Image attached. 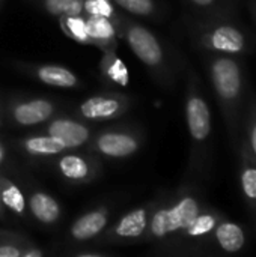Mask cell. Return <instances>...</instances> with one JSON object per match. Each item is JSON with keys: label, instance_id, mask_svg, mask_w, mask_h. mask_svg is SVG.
Listing matches in <instances>:
<instances>
[{"label": "cell", "instance_id": "1", "mask_svg": "<svg viewBox=\"0 0 256 257\" xmlns=\"http://www.w3.org/2000/svg\"><path fill=\"white\" fill-rule=\"evenodd\" d=\"M207 74L214 96L226 123L231 145L237 149L241 136L243 113L249 93L247 68L244 57L226 54H208Z\"/></svg>", "mask_w": 256, "mask_h": 257}, {"label": "cell", "instance_id": "2", "mask_svg": "<svg viewBox=\"0 0 256 257\" xmlns=\"http://www.w3.org/2000/svg\"><path fill=\"white\" fill-rule=\"evenodd\" d=\"M193 44L208 54L246 57L256 48L252 32L237 15L198 17L190 24Z\"/></svg>", "mask_w": 256, "mask_h": 257}, {"label": "cell", "instance_id": "3", "mask_svg": "<svg viewBox=\"0 0 256 257\" xmlns=\"http://www.w3.org/2000/svg\"><path fill=\"white\" fill-rule=\"evenodd\" d=\"M186 122L192 142L190 170L198 175H207L211 166L210 142L213 133V119L202 83L195 72H190L187 78Z\"/></svg>", "mask_w": 256, "mask_h": 257}, {"label": "cell", "instance_id": "4", "mask_svg": "<svg viewBox=\"0 0 256 257\" xmlns=\"http://www.w3.org/2000/svg\"><path fill=\"white\" fill-rule=\"evenodd\" d=\"M205 205L207 203L198 188L187 187L181 190L172 202L151 212L148 226L149 235L154 239H167L172 236L178 238L199 215Z\"/></svg>", "mask_w": 256, "mask_h": 257}, {"label": "cell", "instance_id": "5", "mask_svg": "<svg viewBox=\"0 0 256 257\" xmlns=\"http://www.w3.org/2000/svg\"><path fill=\"white\" fill-rule=\"evenodd\" d=\"M125 39L131 51L143 65L166 75V80L174 78L164 47L151 30L139 24H131L125 32Z\"/></svg>", "mask_w": 256, "mask_h": 257}, {"label": "cell", "instance_id": "6", "mask_svg": "<svg viewBox=\"0 0 256 257\" xmlns=\"http://www.w3.org/2000/svg\"><path fill=\"white\" fill-rule=\"evenodd\" d=\"M225 215L220 211L205 205V208L199 212V215L186 227V230L177 239L187 242L195 253H207L205 248L208 247L210 236L214 227L217 226V223Z\"/></svg>", "mask_w": 256, "mask_h": 257}, {"label": "cell", "instance_id": "7", "mask_svg": "<svg viewBox=\"0 0 256 257\" xmlns=\"http://www.w3.org/2000/svg\"><path fill=\"white\" fill-rule=\"evenodd\" d=\"M247 245V235L241 224L223 217L217 226L214 227L208 247H211L210 253L220 254H238Z\"/></svg>", "mask_w": 256, "mask_h": 257}, {"label": "cell", "instance_id": "8", "mask_svg": "<svg viewBox=\"0 0 256 257\" xmlns=\"http://www.w3.org/2000/svg\"><path fill=\"white\" fill-rule=\"evenodd\" d=\"M92 148L109 158H127L139 151L140 142L136 136L125 131H104L95 137Z\"/></svg>", "mask_w": 256, "mask_h": 257}, {"label": "cell", "instance_id": "9", "mask_svg": "<svg viewBox=\"0 0 256 257\" xmlns=\"http://www.w3.org/2000/svg\"><path fill=\"white\" fill-rule=\"evenodd\" d=\"M238 152V179L243 200L249 211L256 217V160L249 152L246 143L240 139L237 149Z\"/></svg>", "mask_w": 256, "mask_h": 257}, {"label": "cell", "instance_id": "10", "mask_svg": "<svg viewBox=\"0 0 256 257\" xmlns=\"http://www.w3.org/2000/svg\"><path fill=\"white\" fill-rule=\"evenodd\" d=\"M47 134L59 139L66 149H75L91 140V130L88 125L74 119H54L47 126Z\"/></svg>", "mask_w": 256, "mask_h": 257}, {"label": "cell", "instance_id": "11", "mask_svg": "<svg viewBox=\"0 0 256 257\" xmlns=\"http://www.w3.org/2000/svg\"><path fill=\"white\" fill-rule=\"evenodd\" d=\"M54 114V105L44 98H35L15 104L11 108V117L21 126H32L47 122Z\"/></svg>", "mask_w": 256, "mask_h": 257}, {"label": "cell", "instance_id": "12", "mask_svg": "<svg viewBox=\"0 0 256 257\" xmlns=\"http://www.w3.org/2000/svg\"><path fill=\"white\" fill-rule=\"evenodd\" d=\"M80 114L89 120H109L118 117L125 110V99L119 96H92L80 104Z\"/></svg>", "mask_w": 256, "mask_h": 257}, {"label": "cell", "instance_id": "13", "mask_svg": "<svg viewBox=\"0 0 256 257\" xmlns=\"http://www.w3.org/2000/svg\"><path fill=\"white\" fill-rule=\"evenodd\" d=\"M107 223H109L107 211L106 209H94V211L83 214L80 218H77L74 221V224L71 226L69 233L78 242L89 241V239L98 236L104 230Z\"/></svg>", "mask_w": 256, "mask_h": 257}, {"label": "cell", "instance_id": "14", "mask_svg": "<svg viewBox=\"0 0 256 257\" xmlns=\"http://www.w3.org/2000/svg\"><path fill=\"white\" fill-rule=\"evenodd\" d=\"M149 208H137L125 214L115 226L113 235L119 239H136L145 235L149 226Z\"/></svg>", "mask_w": 256, "mask_h": 257}, {"label": "cell", "instance_id": "15", "mask_svg": "<svg viewBox=\"0 0 256 257\" xmlns=\"http://www.w3.org/2000/svg\"><path fill=\"white\" fill-rule=\"evenodd\" d=\"M29 211L42 224H54L60 218V206L47 193L35 191L29 199Z\"/></svg>", "mask_w": 256, "mask_h": 257}, {"label": "cell", "instance_id": "16", "mask_svg": "<svg viewBox=\"0 0 256 257\" xmlns=\"http://www.w3.org/2000/svg\"><path fill=\"white\" fill-rule=\"evenodd\" d=\"M35 75L39 81L60 89H71L78 84L77 75L71 72L68 68L59 66V65H42L38 66L35 71Z\"/></svg>", "mask_w": 256, "mask_h": 257}, {"label": "cell", "instance_id": "17", "mask_svg": "<svg viewBox=\"0 0 256 257\" xmlns=\"http://www.w3.org/2000/svg\"><path fill=\"white\" fill-rule=\"evenodd\" d=\"M57 167L62 176L72 182H84L92 175L91 163L84 157L75 154H68L60 157L57 160Z\"/></svg>", "mask_w": 256, "mask_h": 257}, {"label": "cell", "instance_id": "18", "mask_svg": "<svg viewBox=\"0 0 256 257\" xmlns=\"http://www.w3.org/2000/svg\"><path fill=\"white\" fill-rule=\"evenodd\" d=\"M23 151L33 155V157H51L59 155L66 149V146L56 137L47 134V136H33L21 142Z\"/></svg>", "mask_w": 256, "mask_h": 257}, {"label": "cell", "instance_id": "19", "mask_svg": "<svg viewBox=\"0 0 256 257\" xmlns=\"http://www.w3.org/2000/svg\"><path fill=\"white\" fill-rule=\"evenodd\" d=\"M240 139L246 143L249 152L256 160V95L253 93H250L246 101Z\"/></svg>", "mask_w": 256, "mask_h": 257}, {"label": "cell", "instance_id": "20", "mask_svg": "<svg viewBox=\"0 0 256 257\" xmlns=\"http://www.w3.org/2000/svg\"><path fill=\"white\" fill-rule=\"evenodd\" d=\"M193 9L199 12V17H219V15H237L238 0H187Z\"/></svg>", "mask_w": 256, "mask_h": 257}, {"label": "cell", "instance_id": "21", "mask_svg": "<svg viewBox=\"0 0 256 257\" xmlns=\"http://www.w3.org/2000/svg\"><path fill=\"white\" fill-rule=\"evenodd\" d=\"M0 202L17 215H24L26 212V199L23 191L17 184L5 178H0Z\"/></svg>", "mask_w": 256, "mask_h": 257}, {"label": "cell", "instance_id": "22", "mask_svg": "<svg viewBox=\"0 0 256 257\" xmlns=\"http://www.w3.org/2000/svg\"><path fill=\"white\" fill-rule=\"evenodd\" d=\"M86 21V33L91 41L97 42H110L115 38V26L107 17L89 15Z\"/></svg>", "mask_w": 256, "mask_h": 257}, {"label": "cell", "instance_id": "23", "mask_svg": "<svg viewBox=\"0 0 256 257\" xmlns=\"http://www.w3.org/2000/svg\"><path fill=\"white\" fill-rule=\"evenodd\" d=\"M47 12L54 17H80L83 14V0H44Z\"/></svg>", "mask_w": 256, "mask_h": 257}, {"label": "cell", "instance_id": "24", "mask_svg": "<svg viewBox=\"0 0 256 257\" xmlns=\"http://www.w3.org/2000/svg\"><path fill=\"white\" fill-rule=\"evenodd\" d=\"M104 72L107 78L118 86H127L130 81V74L122 60L115 56H107L104 59Z\"/></svg>", "mask_w": 256, "mask_h": 257}, {"label": "cell", "instance_id": "25", "mask_svg": "<svg viewBox=\"0 0 256 257\" xmlns=\"http://www.w3.org/2000/svg\"><path fill=\"white\" fill-rule=\"evenodd\" d=\"M119 8L125 9L133 15L149 17L157 11L154 0H113Z\"/></svg>", "mask_w": 256, "mask_h": 257}, {"label": "cell", "instance_id": "26", "mask_svg": "<svg viewBox=\"0 0 256 257\" xmlns=\"http://www.w3.org/2000/svg\"><path fill=\"white\" fill-rule=\"evenodd\" d=\"M62 29L75 41L78 42H89L88 33H86V21L80 17H66L60 21Z\"/></svg>", "mask_w": 256, "mask_h": 257}, {"label": "cell", "instance_id": "27", "mask_svg": "<svg viewBox=\"0 0 256 257\" xmlns=\"http://www.w3.org/2000/svg\"><path fill=\"white\" fill-rule=\"evenodd\" d=\"M83 12H86L88 15L107 18H112L115 15V9L110 0H83Z\"/></svg>", "mask_w": 256, "mask_h": 257}, {"label": "cell", "instance_id": "28", "mask_svg": "<svg viewBox=\"0 0 256 257\" xmlns=\"http://www.w3.org/2000/svg\"><path fill=\"white\" fill-rule=\"evenodd\" d=\"M0 257H23V250L14 244H0Z\"/></svg>", "mask_w": 256, "mask_h": 257}, {"label": "cell", "instance_id": "29", "mask_svg": "<svg viewBox=\"0 0 256 257\" xmlns=\"http://www.w3.org/2000/svg\"><path fill=\"white\" fill-rule=\"evenodd\" d=\"M44 256V251L42 250H38V248H29V250H24L23 251V257H42Z\"/></svg>", "mask_w": 256, "mask_h": 257}, {"label": "cell", "instance_id": "30", "mask_svg": "<svg viewBox=\"0 0 256 257\" xmlns=\"http://www.w3.org/2000/svg\"><path fill=\"white\" fill-rule=\"evenodd\" d=\"M249 9H250V14H252V18L256 24V0H250L249 2Z\"/></svg>", "mask_w": 256, "mask_h": 257}, {"label": "cell", "instance_id": "31", "mask_svg": "<svg viewBox=\"0 0 256 257\" xmlns=\"http://www.w3.org/2000/svg\"><path fill=\"white\" fill-rule=\"evenodd\" d=\"M78 256L80 257H101L103 254H101V253H80Z\"/></svg>", "mask_w": 256, "mask_h": 257}, {"label": "cell", "instance_id": "32", "mask_svg": "<svg viewBox=\"0 0 256 257\" xmlns=\"http://www.w3.org/2000/svg\"><path fill=\"white\" fill-rule=\"evenodd\" d=\"M5 155H6V154H5V149H3V146L0 145V164L5 161Z\"/></svg>", "mask_w": 256, "mask_h": 257}]
</instances>
